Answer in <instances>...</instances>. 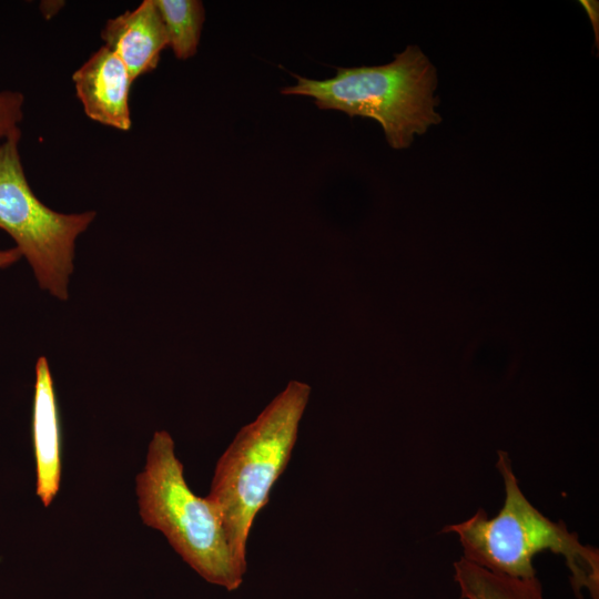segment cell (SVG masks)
Here are the masks:
<instances>
[{
	"instance_id": "obj_1",
	"label": "cell",
	"mask_w": 599,
	"mask_h": 599,
	"mask_svg": "<svg viewBox=\"0 0 599 599\" xmlns=\"http://www.w3.org/2000/svg\"><path fill=\"white\" fill-rule=\"evenodd\" d=\"M311 390L304 382L290 380L237 432L215 465L206 498L219 511L232 556L245 573L252 525L292 457Z\"/></svg>"
},
{
	"instance_id": "obj_2",
	"label": "cell",
	"mask_w": 599,
	"mask_h": 599,
	"mask_svg": "<svg viewBox=\"0 0 599 599\" xmlns=\"http://www.w3.org/2000/svg\"><path fill=\"white\" fill-rule=\"evenodd\" d=\"M505 486V500L498 514L488 518L479 508L469 519L448 525L443 532L458 536L466 560L502 576L536 577L532 560L539 552L562 556L570 571V583L579 599L586 589L599 599V551L580 542L562 521L542 515L522 494L506 451H498L496 464Z\"/></svg>"
},
{
	"instance_id": "obj_3",
	"label": "cell",
	"mask_w": 599,
	"mask_h": 599,
	"mask_svg": "<svg viewBox=\"0 0 599 599\" xmlns=\"http://www.w3.org/2000/svg\"><path fill=\"white\" fill-rule=\"evenodd\" d=\"M294 77L296 84L283 88L282 94L311 97L319 109L376 120L393 149L408 148L416 134L441 121L436 69L415 45L384 65L336 68L326 80Z\"/></svg>"
},
{
	"instance_id": "obj_4",
	"label": "cell",
	"mask_w": 599,
	"mask_h": 599,
	"mask_svg": "<svg viewBox=\"0 0 599 599\" xmlns=\"http://www.w3.org/2000/svg\"><path fill=\"white\" fill-rule=\"evenodd\" d=\"M135 481L143 524L161 531L207 582L229 591L238 589L245 572L232 556L222 518L206 496L195 495L187 485L174 440L166 430L153 434L145 465Z\"/></svg>"
},
{
	"instance_id": "obj_5",
	"label": "cell",
	"mask_w": 599,
	"mask_h": 599,
	"mask_svg": "<svg viewBox=\"0 0 599 599\" xmlns=\"http://www.w3.org/2000/svg\"><path fill=\"white\" fill-rule=\"evenodd\" d=\"M21 136L19 133L0 143V230L14 241L39 286L65 301L75 241L92 223L95 212L60 213L37 197L21 161Z\"/></svg>"
},
{
	"instance_id": "obj_6",
	"label": "cell",
	"mask_w": 599,
	"mask_h": 599,
	"mask_svg": "<svg viewBox=\"0 0 599 599\" xmlns=\"http://www.w3.org/2000/svg\"><path fill=\"white\" fill-rule=\"evenodd\" d=\"M72 80L88 118L116 130L131 129L130 92L134 80L109 48H99L73 73Z\"/></svg>"
},
{
	"instance_id": "obj_7",
	"label": "cell",
	"mask_w": 599,
	"mask_h": 599,
	"mask_svg": "<svg viewBox=\"0 0 599 599\" xmlns=\"http://www.w3.org/2000/svg\"><path fill=\"white\" fill-rule=\"evenodd\" d=\"M101 38L103 45L123 62L134 81L153 71L161 52L169 47L154 0H144L135 9L110 19L101 31Z\"/></svg>"
},
{
	"instance_id": "obj_8",
	"label": "cell",
	"mask_w": 599,
	"mask_h": 599,
	"mask_svg": "<svg viewBox=\"0 0 599 599\" xmlns=\"http://www.w3.org/2000/svg\"><path fill=\"white\" fill-rule=\"evenodd\" d=\"M32 440L35 458L37 496L48 507L61 481V432L51 370L45 357L35 364L32 407Z\"/></svg>"
},
{
	"instance_id": "obj_9",
	"label": "cell",
	"mask_w": 599,
	"mask_h": 599,
	"mask_svg": "<svg viewBox=\"0 0 599 599\" xmlns=\"http://www.w3.org/2000/svg\"><path fill=\"white\" fill-rule=\"evenodd\" d=\"M454 579L463 599H544L537 576L529 579L502 576L463 557L454 562Z\"/></svg>"
},
{
	"instance_id": "obj_10",
	"label": "cell",
	"mask_w": 599,
	"mask_h": 599,
	"mask_svg": "<svg viewBox=\"0 0 599 599\" xmlns=\"http://www.w3.org/2000/svg\"><path fill=\"white\" fill-rule=\"evenodd\" d=\"M167 43L179 60L192 58L199 47L205 11L199 0H154Z\"/></svg>"
},
{
	"instance_id": "obj_11",
	"label": "cell",
	"mask_w": 599,
	"mask_h": 599,
	"mask_svg": "<svg viewBox=\"0 0 599 599\" xmlns=\"http://www.w3.org/2000/svg\"><path fill=\"white\" fill-rule=\"evenodd\" d=\"M24 95L19 91H0V139L22 133Z\"/></svg>"
},
{
	"instance_id": "obj_12",
	"label": "cell",
	"mask_w": 599,
	"mask_h": 599,
	"mask_svg": "<svg viewBox=\"0 0 599 599\" xmlns=\"http://www.w3.org/2000/svg\"><path fill=\"white\" fill-rule=\"evenodd\" d=\"M20 257L21 253L16 246L8 250H0V268H6L14 264Z\"/></svg>"
},
{
	"instance_id": "obj_13",
	"label": "cell",
	"mask_w": 599,
	"mask_h": 599,
	"mask_svg": "<svg viewBox=\"0 0 599 599\" xmlns=\"http://www.w3.org/2000/svg\"><path fill=\"white\" fill-rule=\"evenodd\" d=\"M581 3L585 7L586 11L589 13L598 39V3L593 1H581Z\"/></svg>"
}]
</instances>
